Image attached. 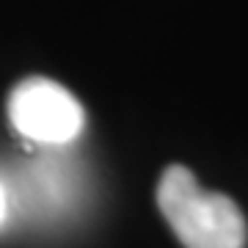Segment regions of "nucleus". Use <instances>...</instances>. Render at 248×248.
Here are the masks:
<instances>
[{
    "label": "nucleus",
    "mask_w": 248,
    "mask_h": 248,
    "mask_svg": "<svg viewBox=\"0 0 248 248\" xmlns=\"http://www.w3.org/2000/svg\"><path fill=\"white\" fill-rule=\"evenodd\" d=\"M9 119L19 135L36 143L63 146L86 124L83 105L50 78H25L9 94Z\"/></svg>",
    "instance_id": "obj_2"
},
{
    "label": "nucleus",
    "mask_w": 248,
    "mask_h": 248,
    "mask_svg": "<svg viewBox=\"0 0 248 248\" xmlns=\"http://www.w3.org/2000/svg\"><path fill=\"white\" fill-rule=\"evenodd\" d=\"M6 221V190H3V185H0V223Z\"/></svg>",
    "instance_id": "obj_3"
},
{
    "label": "nucleus",
    "mask_w": 248,
    "mask_h": 248,
    "mask_svg": "<svg viewBox=\"0 0 248 248\" xmlns=\"http://www.w3.org/2000/svg\"><path fill=\"white\" fill-rule=\"evenodd\" d=\"M157 207L185 248H243L246 218L229 196L204 190L185 166H169L157 185Z\"/></svg>",
    "instance_id": "obj_1"
}]
</instances>
